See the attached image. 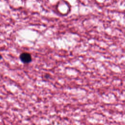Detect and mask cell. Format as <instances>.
Masks as SVG:
<instances>
[{
    "instance_id": "1",
    "label": "cell",
    "mask_w": 125,
    "mask_h": 125,
    "mask_svg": "<svg viewBox=\"0 0 125 125\" xmlns=\"http://www.w3.org/2000/svg\"><path fill=\"white\" fill-rule=\"evenodd\" d=\"M20 58L21 61L24 63H29L32 61V57L31 54L27 52L22 53L20 56Z\"/></svg>"
},
{
    "instance_id": "2",
    "label": "cell",
    "mask_w": 125,
    "mask_h": 125,
    "mask_svg": "<svg viewBox=\"0 0 125 125\" xmlns=\"http://www.w3.org/2000/svg\"><path fill=\"white\" fill-rule=\"evenodd\" d=\"M44 77L46 78V79H48L49 77H50V75L49 74H46L44 76Z\"/></svg>"
},
{
    "instance_id": "3",
    "label": "cell",
    "mask_w": 125,
    "mask_h": 125,
    "mask_svg": "<svg viewBox=\"0 0 125 125\" xmlns=\"http://www.w3.org/2000/svg\"><path fill=\"white\" fill-rule=\"evenodd\" d=\"M1 58H2V57H1V55H0V60Z\"/></svg>"
}]
</instances>
